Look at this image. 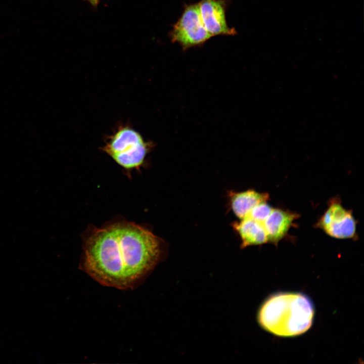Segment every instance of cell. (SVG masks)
<instances>
[{
  "label": "cell",
  "instance_id": "6da1fadb",
  "mask_svg": "<svg viewBox=\"0 0 364 364\" xmlns=\"http://www.w3.org/2000/svg\"><path fill=\"white\" fill-rule=\"evenodd\" d=\"M158 238L129 222L94 230L86 239L83 266L100 284L126 289L151 271L160 259Z\"/></svg>",
  "mask_w": 364,
  "mask_h": 364
},
{
  "label": "cell",
  "instance_id": "3957f363",
  "mask_svg": "<svg viewBox=\"0 0 364 364\" xmlns=\"http://www.w3.org/2000/svg\"><path fill=\"white\" fill-rule=\"evenodd\" d=\"M153 143L129 125H120L107 138L102 149L126 170L139 169Z\"/></svg>",
  "mask_w": 364,
  "mask_h": 364
},
{
  "label": "cell",
  "instance_id": "8fae6325",
  "mask_svg": "<svg viewBox=\"0 0 364 364\" xmlns=\"http://www.w3.org/2000/svg\"><path fill=\"white\" fill-rule=\"evenodd\" d=\"M86 1H87L92 6H93L94 7H96L98 5V4L100 1V0H86Z\"/></svg>",
  "mask_w": 364,
  "mask_h": 364
},
{
  "label": "cell",
  "instance_id": "52a82bcc",
  "mask_svg": "<svg viewBox=\"0 0 364 364\" xmlns=\"http://www.w3.org/2000/svg\"><path fill=\"white\" fill-rule=\"evenodd\" d=\"M298 215L289 211L273 209L263 223L268 242L276 244L287 234Z\"/></svg>",
  "mask_w": 364,
  "mask_h": 364
},
{
  "label": "cell",
  "instance_id": "9c48e42d",
  "mask_svg": "<svg viewBox=\"0 0 364 364\" xmlns=\"http://www.w3.org/2000/svg\"><path fill=\"white\" fill-rule=\"evenodd\" d=\"M229 197L232 209L240 219L243 218L257 204L267 201L269 198L267 193H259L253 190L238 193L231 191Z\"/></svg>",
  "mask_w": 364,
  "mask_h": 364
},
{
  "label": "cell",
  "instance_id": "ba28073f",
  "mask_svg": "<svg viewBox=\"0 0 364 364\" xmlns=\"http://www.w3.org/2000/svg\"><path fill=\"white\" fill-rule=\"evenodd\" d=\"M240 220V221L234 222L233 226L241 238V248L268 242L262 223L249 217Z\"/></svg>",
  "mask_w": 364,
  "mask_h": 364
},
{
  "label": "cell",
  "instance_id": "8992f818",
  "mask_svg": "<svg viewBox=\"0 0 364 364\" xmlns=\"http://www.w3.org/2000/svg\"><path fill=\"white\" fill-rule=\"evenodd\" d=\"M198 6L204 25L212 36L235 34V30L228 26L224 6L221 1L201 0Z\"/></svg>",
  "mask_w": 364,
  "mask_h": 364
},
{
  "label": "cell",
  "instance_id": "30bf717a",
  "mask_svg": "<svg viewBox=\"0 0 364 364\" xmlns=\"http://www.w3.org/2000/svg\"><path fill=\"white\" fill-rule=\"evenodd\" d=\"M272 210L266 201H263L255 206L244 218L249 217L263 224Z\"/></svg>",
  "mask_w": 364,
  "mask_h": 364
},
{
  "label": "cell",
  "instance_id": "7a4b0ae2",
  "mask_svg": "<svg viewBox=\"0 0 364 364\" xmlns=\"http://www.w3.org/2000/svg\"><path fill=\"white\" fill-rule=\"evenodd\" d=\"M314 308L311 299L299 292H280L268 297L261 304L257 321L261 328L283 337L296 336L311 326Z\"/></svg>",
  "mask_w": 364,
  "mask_h": 364
},
{
  "label": "cell",
  "instance_id": "5b68a950",
  "mask_svg": "<svg viewBox=\"0 0 364 364\" xmlns=\"http://www.w3.org/2000/svg\"><path fill=\"white\" fill-rule=\"evenodd\" d=\"M318 226L327 235L337 239L352 238L356 234V222L350 210L337 201L331 202L320 219Z\"/></svg>",
  "mask_w": 364,
  "mask_h": 364
},
{
  "label": "cell",
  "instance_id": "277c9868",
  "mask_svg": "<svg viewBox=\"0 0 364 364\" xmlns=\"http://www.w3.org/2000/svg\"><path fill=\"white\" fill-rule=\"evenodd\" d=\"M211 36L202 22L198 4L187 6L171 33L172 40L184 49L201 44Z\"/></svg>",
  "mask_w": 364,
  "mask_h": 364
}]
</instances>
